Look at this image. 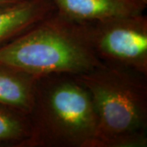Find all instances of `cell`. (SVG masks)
I'll list each match as a JSON object with an SVG mask.
<instances>
[{"instance_id":"cell-1","label":"cell","mask_w":147,"mask_h":147,"mask_svg":"<svg viewBox=\"0 0 147 147\" xmlns=\"http://www.w3.org/2000/svg\"><path fill=\"white\" fill-rule=\"evenodd\" d=\"M24 147H96V115L89 91L76 74L38 78Z\"/></svg>"},{"instance_id":"cell-2","label":"cell","mask_w":147,"mask_h":147,"mask_svg":"<svg viewBox=\"0 0 147 147\" xmlns=\"http://www.w3.org/2000/svg\"><path fill=\"white\" fill-rule=\"evenodd\" d=\"M77 77L93 101L96 147H146L147 75L102 63Z\"/></svg>"},{"instance_id":"cell-3","label":"cell","mask_w":147,"mask_h":147,"mask_svg":"<svg viewBox=\"0 0 147 147\" xmlns=\"http://www.w3.org/2000/svg\"><path fill=\"white\" fill-rule=\"evenodd\" d=\"M0 62L38 77L59 73L77 75L102 64L93 50L87 24L57 10L0 47Z\"/></svg>"},{"instance_id":"cell-4","label":"cell","mask_w":147,"mask_h":147,"mask_svg":"<svg viewBox=\"0 0 147 147\" xmlns=\"http://www.w3.org/2000/svg\"><path fill=\"white\" fill-rule=\"evenodd\" d=\"M102 63L147 75V16L144 13L85 22Z\"/></svg>"},{"instance_id":"cell-5","label":"cell","mask_w":147,"mask_h":147,"mask_svg":"<svg viewBox=\"0 0 147 147\" xmlns=\"http://www.w3.org/2000/svg\"><path fill=\"white\" fill-rule=\"evenodd\" d=\"M57 11L52 0H22L0 6V47L9 43Z\"/></svg>"},{"instance_id":"cell-6","label":"cell","mask_w":147,"mask_h":147,"mask_svg":"<svg viewBox=\"0 0 147 147\" xmlns=\"http://www.w3.org/2000/svg\"><path fill=\"white\" fill-rule=\"evenodd\" d=\"M57 10L79 22L101 21L116 16L144 13L142 0H52Z\"/></svg>"},{"instance_id":"cell-7","label":"cell","mask_w":147,"mask_h":147,"mask_svg":"<svg viewBox=\"0 0 147 147\" xmlns=\"http://www.w3.org/2000/svg\"><path fill=\"white\" fill-rule=\"evenodd\" d=\"M38 76L0 62V104L29 114L34 99Z\"/></svg>"},{"instance_id":"cell-8","label":"cell","mask_w":147,"mask_h":147,"mask_svg":"<svg viewBox=\"0 0 147 147\" xmlns=\"http://www.w3.org/2000/svg\"><path fill=\"white\" fill-rule=\"evenodd\" d=\"M30 134L28 115L0 104V146L24 147Z\"/></svg>"},{"instance_id":"cell-9","label":"cell","mask_w":147,"mask_h":147,"mask_svg":"<svg viewBox=\"0 0 147 147\" xmlns=\"http://www.w3.org/2000/svg\"><path fill=\"white\" fill-rule=\"evenodd\" d=\"M22 0H0V6L4 5V4H9V3H13Z\"/></svg>"},{"instance_id":"cell-10","label":"cell","mask_w":147,"mask_h":147,"mask_svg":"<svg viewBox=\"0 0 147 147\" xmlns=\"http://www.w3.org/2000/svg\"><path fill=\"white\" fill-rule=\"evenodd\" d=\"M142 1H143L144 3H147V0H142Z\"/></svg>"}]
</instances>
